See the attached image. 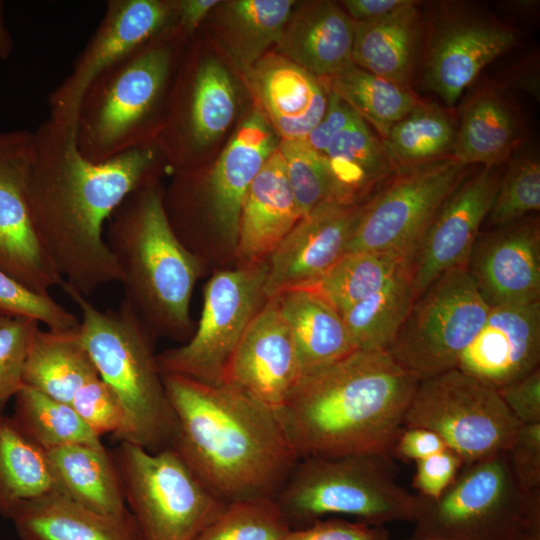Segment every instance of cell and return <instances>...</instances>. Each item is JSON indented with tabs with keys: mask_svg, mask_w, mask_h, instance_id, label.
<instances>
[{
	"mask_svg": "<svg viewBox=\"0 0 540 540\" xmlns=\"http://www.w3.org/2000/svg\"><path fill=\"white\" fill-rule=\"evenodd\" d=\"M162 157L153 142L92 162L78 148L75 124L50 116L33 132L28 196L34 226L55 271L84 297L120 280L105 224L129 194L156 181Z\"/></svg>",
	"mask_w": 540,
	"mask_h": 540,
	"instance_id": "6da1fadb",
	"label": "cell"
},
{
	"mask_svg": "<svg viewBox=\"0 0 540 540\" xmlns=\"http://www.w3.org/2000/svg\"><path fill=\"white\" fill-rule=\"evenodd\" d=\"M173 447L227 503L275 498L299 456L277 411L226 384L162 373Z\"/></svg>",
	"mask_w": 540,
	"mask_h": 540,
	"instance_id": "7a4b0ae2",
	"label": "cell"
},
{
	"mask_svg": "<svg viewBox=\"0 0 540 540\" xmlns=\"http://www.w3.org/2000/svg\"><path fill=\"white\" fill-rule=\"evenodd\" d=\"M418 381L387 350L356 349L302 377L277 413L299 458L391 456Z\"/></svg>",
	"mask_w": 540,
	"mask_h": 540,
	"instance_id": "3957f363",
	"label": "cell"
},
{
	"mask_svg": "<svg viewBox=\"0 0 540 540\" xmlns=\"http://www.w3.org/2000/svg\"><path fill=\"white\" fill-rule=\"evenodd\" d=\"M105 240L120 273L123 300L152 334L187 338L201 263L175 233L156 181L124 199L107 222Z\"/></svg>",
	"mask_w": 540,
	"mask_h": 540,
	"instance_id": "277c9868",
	"label": "cell"
},
{
	"mask_svg": "<svg viewBox=\"0 0 540 540\" xmlns=\"http://www.w3.org/2000/svg\"><path fill=\"white\" fill-rule=\"evenodd\" d=\"M60 287L79 308L82 341L123 408L125 423L116 440L150 452L171 447L175 417L152 332L124 300L116 310H101L64 281Z\"/></svg>",
	"mask_w": 540,
	"mask_h": 540,
	"instance_id": "5b68a950",
	"label": "cell"
},
{
	"mask_svg": "<svg viewBox=\"0 0 540 540\" xmlns=\"http://www.w3.org/2000/svg\"><path fill=\"white\" fill-rule=\"evenodd\" d=\"M183 37L175 27L160 33L88 85L75 118L76 142L85 158L103 162L154 142Z\"/></svg>",
	"mask_w": 540,
	"mask_h": 540,
	"instance_id": "8992f818",
	"label": "cell"
},
{
	"mask_svg": "<svg viewBox=\"0 0 540 540\" xmlns=\"http://www.w3.org/2000/svg\"><path fill=\"white\" fill-rule=\"evenodd\" d=\"M291 529L327 517L375 525L414 521L418 497L397 481L392 457H301L274 498Z\"/></svg>",
	"mask_w": 540,
	"mask_h": 540,
	"instance_id": "52a82bcc",
	"label": "cell"
},
{
	"mask_svg": "<svg viewBox=\"0 0 540 540\" xmlns=\"http://www.w3.org/2000/svg\"><path fill=\"white\" fill-rule=\"evenodd\" d=\"M417 497L408 540H520L540 534V491L519 484L507 450L464 465L438 498Z\"/></svg>",
	"mask_w": 540,
	"mask_h": 540,
	"instance_id": "ba28073f",
	"label": "cell"
},
{
	"mask_svg": "<svg viewBox=\"0 0 540 540\" xmlns=\"http://www.w3.org/2000/svg\"><path fill=\"white\" fill-rule=\"evenodd\" d=\"M113 457L142 540H196L228 504L173 447L120 442Z\"/></svg>",
	"mask_w": 540,
	"mask_h": 540,
	"instance_id": "9c48e42d",
	"label": "cell"
},
{
	"mask_svg": "<svg viewBox=\"0 0 540 540\" xmlns=\"http://www.w3.org/2000/svg\"><path fill=\"white\" fill-rule=\"evenodd\" d=\"M403 424L438 434L464 465L508 450L521 426L496 389L456 368L418 381Z\"/></svg>",
	"mask_w": 540,
	"mask_h": 540,
	"instance_id": "30bf717a",
	"label": "cell"
},
{
	"mask_svg": "<svg viewBox=\"0 0 540 540\" xmlns=\"http://www.w3.org/2000/svg\"><path fill=\"white\" fill-rule=\"evenodd\" d=\"M489 310L467 268L449 270L413 301L388 352L418 380L455 369Z\"/></svg>",
	"mask_w": 540,
	"mask_h": 540,
	"instance_id": "8fae6325",
	"label": "cell"
},
{
	"mask_svg": "<svg viewBox=\"0 0 540 540\" xmlns=\"http://www.w3.org/2000/svg\"><path fill=\"white\" fill-rule=\"evenodd\" d=\"M267 262L213 275L204 289L198 327L188 341L157 355L161 373L221 384L225 368L249 323L267 298Z\"/></svg>",
	"mask_w": 540,
	"mask_h": 540,
	"instance_id": "7c38bea8",
	"label": "cell"
},
{
	"mask_svg": "<svg viewBox=\"0 0 540 540\" xmlns=\"http://www.w3.org/2000/svg\"><path fill=\"white\" fill-rule=\"evenodd\" d=\"M452 156L402 168L364 203L347 252L411 254L449 195L467 175Z\"/></svg>",
	"mask_w": 540,
	"mask_h": 540,
	"instance_id": "4fadbf2b",
	"label": "cell"
},
{
	"mask_svg": "<svg viewBox=\"0 0 540 540\" xmlns=\"http://www.w3.org/2000/svg\"><path fill=\"white\" fill-rule=\"evenodd\" d=\"M33 132L0 130V269L43 294L61 286L38 238L28 183Z\"/></svg>",
	"mask_w": 540,
	"mask_h": 540,
	"instance_id": "5bb4252c",
	"label": "cell"
},
{
	"mask_svg": "<svg viewBox=\"0 0 540 540\" xmlns=\"http://www.w3.org/2000/svg\"><path fill=\"white\" fill-rule=\"evenodd\" d=\"M174 1L109 0L70 74L49 96L50 117L75 124L80 100L101 72L174 27Z\"/></svg>",
	"mask_w": 540,
	"mask_h": 540,
	"instance_id": "9a60e30c",
	"label": "cell"
},
{
	"mask_svg": "<svg viewBox=\"0 0 540 540\" xmlns=\"http://www.w3.org/2000/svg\"><path fill=\"white\" fill-rule=\"evenodd\" d=\"M496 167H483L465 177L439 208L409 260L415 299L445 272L466 267L493 202L500 177Z\"/></svg>",
	"mask_w": 540,
	"mask_h": 540,
	"instance_id": "2e32d148",
	"label": "cell"
},
{
	"mask_svg": "<svg viewBox=\"0 0 540 540\" xmlns=\"http://www.w3.org/2000/svg\"><path fill=\"white\" fill-rule=\"evenodd\" d=\"M301 378L291 329L275 297L268 298L243 333L221 384L278 412Z\"/></svg>",
	"mask_w": 540,
	"mask_h": 540,
	"instance_id": "e0dca14e",
	"label": "cell"
},
{
	"mask_svg": "<svg viewBox=\"0 0 540 540\" xmlns=\"http://www.w3.org/2000/svg\"><path fill=\"white\" fill-rule=\"evenodd\" d=\"M364 203L325 202L304 215L266 260V298L315 285L346 254Z\"/></svg>",
	"mask_w": 540,
	"mask_h": 540,
	"instance_id": "ac0fdd59",
	"label": "cell"
},
{
	"mask_svg": "<svg viewBox=\"0 0 540 540\" xmlns=\"http://www.w3.org/2000/svg\"><path fill=\"white\" fill-rule=\"evenodd\" d=\"M466 268L490 307L540 301L538 217L479 234Z\"/></svg>",
	"mask_w": 540,
	"mask_h": 540,
	"instance_id": "d6986e66",
	"label": "cell"
},
{
	"mask_svg": "<svg viewBox=\"0 0 540 540\" xmlns=\"http://www.w3.org/2000/svg\"><path fill=\"white\" fill-rule=\"evenodd\" d=\"M540 360V301L490 307L456 369L496 390L535 369Z\"/></svg>",
	"mask_w": 540,
	"mask_h": 540,
	"instance_id": "ffe728a7",
	"label": "cell"
},
{
	"mask_svg": "<svg viewBox=\"0 0 540 540\" xmlns=\"http://www.w3.org/2000/svg\"><path fill=\"white\" fill-rule=\"evenodd\" d=\"M255 109L280 141L304 139L327 107V90L320 78L278 52H268L242 73Z\"/></svg>",
	"mask_w": 540,
	"mask_h": 540,
	"instance_id": "44dd1931",
	"label": "cell"
},
{
	"mask_svg": "<svg viewBox=\"0 0 540 540\" xmlns=\"http://www.w3.org/2000/svg\"><path fill=\"white\" fill-rule=\"evenodd\" d=\"M279 143L270 124L254 109L236 129L204 184L208 215L233 249L244 197Z\"/></svg>",
	"mask_w": 540,
	"mask_h": 540,
	"instance_id": "7402d4cb",
	"label": "cell"
},
{
	"mask_svg": "<svg viewBox=\"0 0 540 540\" xmlns=\"http://www.w3.org/2000/svg\"><path fill=\"white\" fill-rule=\"evenodd\" d=\"M514 41L511 30L495 23L464 20L447 25L431 44L424 84L452 105L479 72Z\"/></svg>",
	"mask_w": 540,
	"mask_h": 540,
	"instance_id": "603a6c76",
	"label": "cell"
},
{
	"mask_svg": "<svg viewBox=\"0 0 540 540\" xmlns=\"http://www.w3.org/2000/svg\"><path fill=\"white\" fill-rule=\"evenodd\" d=\"M354 24L332 1L295 4L278 53L318 78L333 77L354 64Z\"/></svg>",
	"mask_w": 540,
	"mask_h": 540,
	"instance_id": "cb8c5ba5",
	"label": "cell"
},
{
	"mask_svg": "<svg viewBox=\"0 0 540 540\" xmlns=\"http://www.w3.org/2000/svg\"><path fill=\"white\" fill-rule=\"evenodd\" d=\"M301 218L277 148L250 185L242 203L234 248L241 265L266 261Z\"/></svg>",
	"mask_w": 540,
	"mask_h": 540,
	"instance_id": "d4e9b609",
	"label": "cell"
},
{
	"mask_svg": "<svg viewBox=\"0 0 540 540\" xmlns=\"http://www.w3.org/2000/svg\"><path fill=\"white\" fill-rule=\"evenodd\" d=\"M8 519L21 540H142L130 511L99 513L59 492L21 503Z\"/></svg>",
	"mask_w": 540,
	"mask_h": 540,
	"instance_id": "484cf974",
	"label": "cell"
},
{
	"mask_svg": "<svg viewBox=\"0 0 540 540\" xmlns=\"http://www.w3.org/2000/svg\"><path fill=\"white\" fill-rule=\"evenodd\" d=\"M273 297L291 329L302 377L356 350L341 315L315 286L288 289Z\"/></svg>",
	"mask_w": 540,
	"mask_h": 540,
	"instance_id": "4316f807",
	"label": "cell"
},
{
	"mask_svg": "<svg viewBox=\"0 0 540 540\" xmlns=\"http://www.w3.org/2000/svg\"><path fill=\"white\" fill-rule=\"evenodd\" d=\"M46 455L59 493L99 513H129L116 462L104 445H69Z\"/></svg>",
	"mask_w": 540,
	"mask_h": 540,
	"instance_id": "83f0119b",
	"label": "cell"
},
{
	"mask_svg": "<svg viewBox=\"0 0 540 540\" xmlns=\"http://www.w3.org/2000/svg\"><path fill=\"white\" fill-rule=\"evenodd\" d=\"M332 180L333 202L364 203L396 171L382 140L358 115L324 153Z\"/></svg>",
	"mask_w": 540,
	"mask_h": 540,
	"instance_id": "f1b7e54d",
	"label": "cell"
},
{
	"mask_svg": "<svg viewBox=\"0 0 540 540\" xmlns=\"http://www.w3.org/2000/svg\"><path fill=\"white\" fill-rule=\"evenodd\" d=\"M419 25V10L416 2L410 0L379 19L355 22L353 63L371 74L408 87Z\"/></svg>",
	"mask_w": 540,
	"mask_h": 540,
	"instance_id": "f546056e",
	"label": "cell"
},
{
	"mask_svg": "<svg viewBox=\"0 0 540 540\" xmlns=\"http://www.w3.org/2000/svg\"><path fill=\"white\" fill-rule=\"evenodd\" d=\"M98 376L79 326L37 330L25 364L24 385L71 404L75 393Z\"/></svg>",
	"mask_w": 540,
	"mask_h": 540,
	"instance_id": "4dcf8cb0",
	"label": "cell"
},
{
	"mask_svg": "<svg viewBox=\"0 0 540 540\" xmlns=\"http://www.w3.org/2000/svg\"><path fill=\"white\" fill-rule=\"evenodd\" d=\"M292 0H236L221 2L217 27L223 46L241 73L278 44L295 6Z\"/></svg>",
	"mask_w": 540,
	"mask_h": 540,
	"instance_id": "1f68e13d",
	"label": "cell"
},
{
	"mask_svg": "<svg viewBox=\"0 0 540 540\" xmlns=\"http://www.w3.org/2000/svg\"><path fill=\"white\" fill-rule=\"evenodd\" d=\"M186 92L181 119L183 143L199 150L229 127L236 109L235 90L227 70L208 58L195 66Z\"/></svg>",
	"mask_w": 540,
	"mask_h": 540,
	"instance_id": "d6a6232c",
	"label": "cell"
},
{
	"mask_svg": "<svg viewBox=\"0 0 540 540\" xmlns=\"http://www.w3.org/2000/svg\"><path fill=\"white\" fill-rule=\"evenodd\" d=\"M519 136L518 121L509 105L495 94H484L466 108L452 157L466 166L496 167L509 158Z\"/></svg>",
	"mask_w": 540,
	"mask_h": 540,
	"instance_id": "836d02e7",
	"label": "cell"
},
{
	"mask_svg": "<svg viewBox=\"0 0 540 540\" xmlns=\"http://www.w3.org/2000/svg\"><path fill=\"white\" fill-rule=\"evenodd\" d=\"M54 492L46 451L0 413V514L8 518L21 503Z\"/></svg>",
	"mask_w": 540,
	"mask_h": 540,
	"instance_id": "e575fe53",
	"label": "cell"
},
{
	"mask_svg": "<svg viewBox=\"0 0 540 540\" xmlns=\"http://www.w3.org/2000/svg\"><path fill=\"white\" fill-rule=\"evenodd\" d=\"M414 300L408 263L382 289L340 314L354 348L388 351Z\"/></svg>",
	"mask_w": 540,
	"mask_h": 540,
	"instance_id": "d590c367",
	"label": "cell"
},
{
	"mask_svg": "<svg viewBox=\"0 0 540 540\" xmlns=\"http://www.w3.org/2000/svg\"><path fill=\"white\" fill-rule=\"evenodd\" d=\"M361 119L371 124L381 139L419 102L404 87L371 74L355 64L330 78H320Z\"/></svg>",
	"mask_w": 540,
	"mask_h": 540,
	"instance_id": "8d00e7d4",
	"label": "cell"
},
{
	"mask_svg": "<svg viewBox=\"0 0 540 540\" xmlns=\"http://www.w3.org/2000/svg\"><path fill=\"white\" fill-rule=\"evenodd\" d=\"M14 398L11 418L44 451L76 444L103 445L101 437L81 419L71 404L27 385H23Z\"/></svg>",
	"mask_w": 540,
	"mask_h": 540,
	"instance_id": "74e56055",
	"label": "cell"
},
{
	"mask_svg": "<svg viewBox=\"0 0 540 540\" xmlns=\"http://www.w3.org/2000/svg\"><path fill=\"white\" fill-rule=\"evenodd\" d=\"M456 132L448 115L433 104L418 102L382 140L396 170L442 158L453 152Z\"/></svg>",
	"mask_w": 540,
	"mask_h": 540,
	"instance_id": "f35d334b",
	"label": "cell"
},
{
	"mask_svg": "<svg viewBox=\"0 0 540 540\" xmlns=\"http://www.w3.org/2000/svg\"><path fill=\"white\" fill-rule=\"evenodd\" d=\"M410 260L396 252H348L315 285L339 313L378 292Z\"/></svg>",
	"mask_w": 540,
	"mask_h": 540,
	"instance_id": "ab89813d",
	"label": "cell"
},
{
	"mask_svg": "<svg viewBox=\"0 0 540 540\" xmlns=\"http://www.w3.org/2000/svg\"><path fill=\"white\" fill-rule=\"evenodd\" d=\"M291 530L273 498L229 502L196 540H284Z\"/></svg>",
	"mask_w": 540,
	"mask_h": 540,
	"instance_id": "60d3db41",
	"label": "cell"
},
{
	"mask_svg": "<svg viewBox=\"0 0 540 540\" xmlns=\"http://www.w3.org/2000/svg\"><path fill=\"white\" fill-rule=\"evenodd\" d=\"M540 208V163L536 156L523 155L511 160L500 178L486 216L493 228L522 220Z\"/></svg>",
	"mask_w": 540,
	"mask_h": 540,
	"instance_id": "b9f144b4",
	"label": "cell"
},
{
	"mask_svg": "<svg viewBox=\"0 0 540 540\" xmlns=\"http://www.w3.org/2000/svg\"><path fill=\"white\" fill-rule=\"evenodd\" d=\"M278 149L302 217L325 202H333L331 175L323 154L303 139L280 141Z\"/></svg>",
	"mask_w": 540,
	"mask_h": 540,
	"instance_id": "7bdbcfd3",
	"label": "cell"
},
{
	"mask_svg": "<svg viewBox=\"0 0 540 540\" xmlns=\"http://www.w3.org/2000/svg\"><path fill=\"white\" fill-rule=\"evenodd\" d=\"M0 315L33 319L49 329H69L80 324V319L50 294L29 288L1 269Z\"/></svg>",
	"mask_w": 540,
	"mask_h": 540,
	"instance_id": "ee69618b",
	"label": "cell"
},
{
	"mask_svg": "<svg viewBox=\"0 0 540 540\" xmlns=\"http://www.w3.org/2000/svg\"><path fill=\"white\" fill-rule=\"evenodd\" d=\"M39 328L33 319L0 315V407L24 385L26 360Z\"/></svg>",
	"mask_w": 540,
	"mask_h": 540,
	"instance_id": "f6af8a7d",
	"label": "cell"
},
{
	"mask_svg": "<svg viewBox=\"0 0 540 540\" xmlns=\"http://www.w3.org/2000/svg\"><path fill=\"white\" fill-rule=\"evenodd\" d=\"M81 419L100 437L117 439L123 430V408L111 388L98 376L84 384L71 401Z\"/></svg>",
	"mask_w": 540,
	"mask_h": 540,
	"instance_id": "bcb514c9",
	"label": "cell"
},
{
	"mask_svg": "<svg viewBox=\"0 0 540 540\" xmlns=\"http://www.w3.org/2000/svg\"><path fill=\"white\" fill-rule=\"evenodd\" d=\"M284 540H391L385 525H375L345 517H327L291 529Z\"/></svg>",
	"mask_w": 540,
	"mask_h": 540,
	"instance_id": "7dc6e473",
	"label": "cell"
},
{
	"mask_svg": "<svg viewBox=\"0 0 540 540\" xmlns=\"http://www.w3.org/2000/svg\"><path fill=\"white\" fill-rule=\"evenodd\" d=\"M507 453L519 484L540 491V423L521 425Z\"/></svg>",
	"mask_w": 540,
	"mask_h": 540,
	"instance_id": "c3c4849f",
	"label": "cell"
},
{
	"mask_svg": "<svg viewBox=\"0 0 540 540\" xmlns=\"http://www.w3.org/2000/svg\"><path fill=\"white\" fill-rule=\"evenodd\" d=\"M415 463L413 485L419 495L429 499L438 498L464 466L462 458L449 447Z\"/></svg>",
	"mask_w": 540,
	"mask_h": 540,
	"instance_id": "681fc988",
	"label": "cell"
},
{
	"mask_svg": "<svg viewBox=\"0 0 540 540\" xmlns=\"http://www.w3.org/2000/svg\"><path fill=\"white\" fill-rule=\"evenodd\" d=\"M497 391L521 425L540 423V368Z\"/></svg>",
	"mask_w": 540,
	"mask_h": 540,
	"instance_id": "f907efd6",
	"label": "cell"
},
{
	"mask_svg": "<svg viewBox=\"0 0 540 540\" xmlns=\"http://www.w3.org/2000/svg\"><path fill=\"white\" fill-rule=\"evenodd\" d=\"M326 90L327 107L325 113L319 123L303 139L310 148L323 155L334 137L346 128L357 115L339 96L327 87Z\"/></svg>",
	"mask_w": 540,
	"mask_h": 540,
	"instance_id": "816d5d0a",
	"label": "cell"
},
{
	"mask_svg": "<svg viewBox=\"0 0 540 540\" xmlns=\"http://www.w3.org/2000/svg\"><path fill=\"white\" fill-rule=\"evenodd\" d=\"M435 432L420 427L403 428L391 453L404 461L417 462L447 448Z\"/></svg>",
	"mask_w": 540,
	"mask_h": 540,
	"instance_id": "f5cc1de1",
	"label": "cell"
},
{
	"mask_svg": "<svg viewBox=\"0 0 540 540\" xmlns=\"http://www.w3.org/2000/svg\"><path fill=\"white\" fill-rule=\"evenodd\" d=\"M217 0H179L174 1V27L186 37L192 35L206 16L217 7Z\"/></svg>",
	"mask_w": 540,
	"mask_h": 540,
	"instance_id": "db71d44e",
	"label": "cell"
},
{
	"mask_svg": "<svg viewBox=\"0 0 540 540\" xmlns=\"http://www.w3.org/2000/svg\"><path fill=\"white\" fill-rule=\"evenodd\" d=\"M409 0H344L347 15L355 22H367L390 14Z\"/></svg>",
	"mask_w": 540,
	"mask_h": 540,
	"instance_id": "11a10c76",
	"label": "cell"
},
{
	"mask_svg": "<svg viewBox=\"0 0 540 540\" xmlns=\"http://www.w3.org/2000/svg\"><path fill=\"white\" fill-rule=\"evenodd\" d=\"M5 4L0 0V60H8L14 50V42L5 22Z\"/></svg>",
	"mask_w": 540,
	"mask_h": 540,
	"instance_id": "9f6ffc18",
	"label": "cell"
},
{
	"mask_svg": "<svg viewBox=\"0 0 540 540\" xmlns=\"http://www.w3.org/2000/svg\"><path fill=\"white\" fill-rule=\"evenodd\" d=\"M520 540H540V534L526 536Z\"/></svg>",
	"mask_w": 540,
	"mask_h": 540,
	"instance_id": "6f0895ef",
	"label": "cell"
},
{
	"mask_svg": "<svg viewBox=\"0 0 540 540\" xmlns=\"http://www.w3.org/2000/svg\"><path fill=\"white\" fill-rule=\"evenodd\" d=\"M427 540H440V539H427Z\"/></svg>",
	"mask_w": 540,
	"mask_h": 540,
	"instance_id": "680465c9",
	"label": "cell"
}]
</instances>
